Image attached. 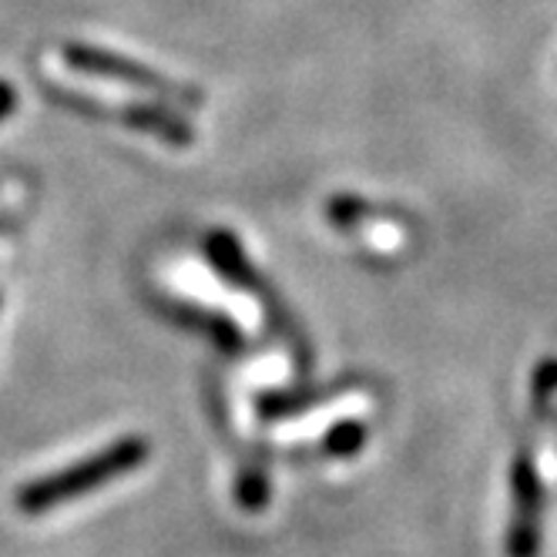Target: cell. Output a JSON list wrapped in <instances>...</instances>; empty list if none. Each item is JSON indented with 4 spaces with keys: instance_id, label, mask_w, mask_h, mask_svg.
Instances as JSON below:
<instances>
[{
    "instance_id": "cell-1",
    "label": "cell",
    "mask_w": 557,
    "mask_h": 557,
    "mask_svg": "<svg viewBox=\"0 0 557 557\" xmlns=\"http://www.w3.org/2000/svg\"><path fill=\"white\" fill-rule=\"evenodd\" d=\"M151 454V444L145 436H122V441H111L108 447H101L98 454L77 460L64 470H54L41 481H30L17 491V507L21 513H48L61 504H71L82 494L101 491L111 481H122L125 473H132L135 467H141Z\"/></svg>"
},
{
    "instance_id": "cell-2",
    "label": "cell",
    "mask_w": 557,
    "mask_h": 557,
    "mask_svg": "<svg viewBox=\"0 0 557 557\" xmlns=\"http://www.w3.org/2000/svg\"><path fill=\"white\" fill-rule=\"evenodd\" d=\"M61 58L82 74H95V77H104V82H117V85H128V88H138V91H151L158 98H169V101H185V104H202V95H195L191 88L178 85V82H169L162 77L154 67H145L132 58H122V54H111V51H101L95 45H82V41H71L64 45Z\"/></svg>"
},
{
    "instance_id": "cell-3",
    "label": "cell",
    "mask_w": 557,
    "mask_h": 557,
    "mask_svg": "<svg viewBox=\"0 0 557 557\" xmlns=\"http://www.w3.org/2000/svg\"><path fill=\"white\" fill-rule=\"evenodd\" d=\"M541 517H544V484L534 454L524 444L510 463V524L504 541L507 557L541 554Z\"/></svg>"
},
{
    "instance_id": "cell-4",
    "label": "cell",
    "mask_w": 557,
    "mask_h": 557,
    "mask_svg": "<svg viewBox=\"0 0 557 557\" xmlns=\"http://www.w3.org/2000/svg\"><path fill=\"white\" fill-rule=\"evenodd\" d=\"M206 256H209V262L215 265V272L225 278V283H232L235 289H243V293H252V296L265 306V315L272 320V326H275V330H283V333L289 336V343L296 346V352L302 356V339H299L293 320L286 315L283 302H278V299L265 289V283L259 278V272H256L252 262L246 259L243 246H238V238H235L228 228L209 232V238H206Z\"/></svg>"
},
{
    "instance_id": "cell-5",
    "label": "cell",
    "mask_w": 557,
    "mask_h": 557,
    "mask_svg": "<svg viewBox=\"0 0 557 557\" xmlns=\"http://www.w3.org/2000/svg\"><path fill=\"white\" fill-rule=\"evenodd\" d=\"M117 117H122V125H128L135 132H145V135H151L158 141L175 145V148H188L195 141V128L185 122L182 114H175L165 104L135 101V104H125L122 111H117Z\"/></svg>"
},
{
    "instance_id": "cell-6",
    "label": "cell",
    "mask_w": 557,
    "mask_h": 557,
    "mask_svg": "<svg viewBox=\"0 0 557 557\" xmlns=\"http://www.w3.org/2000/svg\"><path fill=\"white\" fill-rule=\"evenodd\" d=\"M169 315H172V320H178L182 326H188V330L206 333L225 352H243L246 349L243 330H238L225 312L202 309V306H191V302H172L169 306Z\"/></svg>"
},
{
    "instance_id": "cell-7",
    "label": "cell",
    "mask_w": 557,
    "mask_h": 557,
    "mask_svg": "<svg viewBox=\"0 0 557 557\" xmlns=\"http://www.w3.org/2000/svg\"><path fill=\"white\" fill-rule=\"evenodd\" d=\"M336 389H315V393H265L259 396V413L265 420H283V417H293L306 407H315V404H326V400H336Z\"/></svg>"
},
{
    "instance_id": "cell-8",
    "label": "cell",
    "mask_w": 557,
    "mask_h": 557,
    "mask_svg": "<svg viewBox=\"0 0 557 557\" xmlns=\"http://www.w3.org/2000/svg\"><path fill=\"white\" fill-rule=\"evenodd\" d=\"M367 436H370V430H367L363 420H339V423L330 426L326 436H323V454H326V457H339V460L356 457V454L363 450Z\"/></svg>"
},
{
    "instance_id": "cell-9",
    "label": "cell",
    "mask_w": 557,
    "mask_h": 557,
    "mask_svg": "<svg viewBox=\"0 0 557 557\" xmlns=\"http://www.w3.org/2000/svg\"><path fill=\"white\" fill-rule=\"evenodd\" d=\"M235 500L246 513L265 510V504H269V476H265L262 463L243 467V473H238V481H235Z\"/></svg>"
},
{
    "instance_id": "cell-10",
    "label": "cell",
    "mask_w": 557,
    "mask_h": 557,
    "mask_svg": "<svg viewBox=\"0 0 557 557\" xmlns=\"http://www.w3.org/2000/svg\"><path fill=\"white\" fill-rule=\"evenodd\" d=\"M373 215H380V212L370 209V202H363V198H356V195H333L326 202V219L336 228H352L356 222L373 219Z\"/></svg>"
},
{
    "instance_id": "cell-11",
    "label": "cell",
    "mask_w": 557,
    "mask_h": 557,
    "mask_svg": "<svg viewBox=\"0 0 557 557\" xmlns=\"http://www.w3.org/2000/svg\"><path fill=\"white\" fill-rule=\"evenodd\" d=\"M554 389H557V360H544L534 370V380H531V400H534L537 413L544 410V404L554 396Z\"/></svg>"
},
{
    "instance_id": "cell-12",
    "label": "cell",
    "mask_w": 557,
    "mask_h": 557,
    "mask_svg": "<svg viewBox=\"0 0 557 557\" xmlns=\"http://www.w3.org/2000/svg\"><path fill=\"white\" fill-rule=\"evenodd\" d=\"M14 108H17V91L8 82H0V122H4L8 114H14Z\"/></svg>"
},
{
    "instance_id": "cell-13",
    "label": "cell",
    "mask_w": 557,
    "mask_h": 557,
    "mask_svg": "<svg viewBox=\"0 0 557 557\" xmlns=\"http://www.w3.org/2000/svg\"><path fill=\"white\" fill-rule=\"evenodd\" d=\"M0 225H4V222H0Z\"/></svg>"
}]
</instances>
